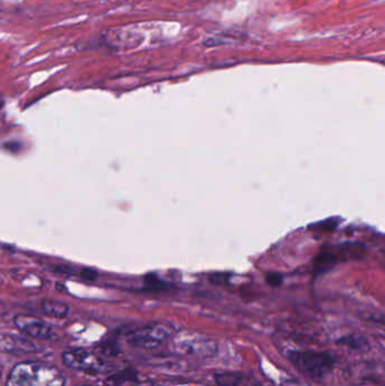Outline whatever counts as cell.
I'll use <instances>...</instances> for the list:
<instances>
[{
    "mask_svg": "<svg viewBox=\"0 0 385 386\" xmlns=\"http://www.w3.org/2000/svg\"><path fill=\"white\" fill-rule=\"evenodd\" d=\"M6 386H66V377L51 365L26 360L11 368Z\"/></svg>",
    "mask_w": 385,
    "mask_h": 386,
    "instance_id": "1",
    "label": "cell"
},
{
    "mask_svg": "<svg viewBox=\"0 0 385 386\" xmlns=\"http://www.w3.org/2000/svg\"><path fill=\"white\" fill-rule=\"evenodd\" d=\"M287 358L295 368L311 378L324 377L336 365V358L322 351H290Z\"/></svg>",
    "mask_w": 385,
    "mask_h": 386,
    "instance_id": "2",
    "label": "cell"
},
{
    "mask_svg": "<svg viewBox=\"0 0 385 386\" xmlns=\"http://www.w3.org/2000/svg\"><path fill=\"white\" fill-rule=\"evenodd\" d=\"M61 359L64 365L71 370L92 374V375L105 373L109 368V365L97 354L84 348L64 350L61 354Z\"/></svg>",
    "mask_w": 385,
    "mask_h": 386,
    "instance_id": "3",
    "label": "cell"
},
{
    "mask_svg": "<svg viewBox=\"0 0 385 386\" xmlns=\"http://www.w3.org/2000/svg\"><path fill=\"white\" fill-rule=\"evenodd\" d=\"M16 329L31 339L36 340H51L56 337V332L44 321L30 314H17L14 318Z\"/></svg>",
    "mask_w": 385,
    "mask_h": 386,
    "instance_id": "4",
    "label": "cell"
},
{
    "mask_svg": "<svg viewBox=\"0 0 385 386\" xmlns=\"http://www.w3.org/2000/svg\"><path fill=\"white\" fill-rule=\"evenodd\" d=\"M165 335H166V332L160 326L147 325L138 327V329L127 333V342L130 346L137 347V348L149 349L159 346L165 338Z\"/></svg>",
    "mask_w": 385,
    "mask_h": 386,
    "instance_id": "5",
    "label": "cell"
},
{
    "mask_svg": "<svg viewBox=\"0 0 385 386\" xmlns=\"http://www.w3.org/2000/svg\"><path fill=\"white\" fill-rule=\"evenodd\" d=\"M0 350L5 353H35L36 346L29 339L13 334L0 335Z\"/></svg>",
    "mask_w": 385,
    "mask_h": 386,
    "instance_id": "6",
    "label": "cell"
},
{
    "mask_svg": "<svg viewBox=\"0 0 385 386\" xmlns=\"http://www.w3.org/2000/svg\"><path fill=\"white\" fill-rule=\"evenodd\" d=\"M41 310L50 318L64 319L68 316L70 308H69L68 304L59 302V300L45 299L41 304Z\"/></svg>",
    "mask_w": 385,
    "mask_h": 386,
    "instance_id": "7",
    "label": "cell"
},
{
    "mask_svg": "<svg viewBox=\"0 0 385 386\" xmlns=\"http://www.w3.org/2000/svg\"><path fill=\"white\" fill-rule=\"evenodd\" d=\"M136 380H137V373L134 372L133 369L128 368V369L121 370V372L113 374L112 376H110L109 378H107L106 382H107V384H110V385L118 386V385L126 383V382L136 381Z\"/></svg>",
    "mask_w": 385,
    "mask_h": 386,
    "instance_id": "8",
    "label": "cell"
},
{
    "mask_svg": "<svg viewBox=\"0 0 385 386\" xmlns=\"http://www.w3.org/2000/svg\"><path fill=\"white\" fill-rule=\"evenodd\" d=\"M214 378L218 386H238L242 381V377L238 374L229 372L215 374Z\"/></svg>",
    "mask_w": 385,
    "mask_h": 386,
    "instance_id": "9",
    "label": "cell"
},
{
    "mask_svg": "<svg viewBox=\"0 0 385 386\" xmlns=\"http://www.w3.org/2000/svg\"><path fill=\"white\" fill-rule=\"evenodd\" d=\"M145 286L147 288V290L151 291H159V290H164V289H167V284L159 279L156 276H148L145 279Z\"/></svg>",
    "mask_w": 385,
    "mask_h": 386,
    "instance_id": "10",
    "label": "cell"
},
{
    "mask_svg": "<svg viewBox=\"0 0 385 386\" xmlns=\"http://www.w3.org/2000/svg\"><path fill=\"white\" fill-rule=\"evenodd\" d=\"M338 342L341 343V345L347 346L352 349H361L365 345H366V341H361L360 338H357V337H346L340 339Z\"/></svg>",
    "mask_w": 385,
    "mask_h": 386,
    "instance_id": "11",
    "label": "cell"
},
{
    "mask_svg": "<svg viewBox=\"0 0 385 386\" xmlns=\"http://www.w3.org/2000/svg\"><path fill=\"white\" fill-rule=\"evenodd\" d=\"M102 349H103V353L107 354V356H115V354H118L119 353V350L117 347H115L114 342H111V341L104 342L102 345Z\"/></svg>",
    "mask_w": 385,
    "mask_h": 386,
    "instance_id": "12",
    "label": "cell"
},
{
    "mask_svg": "<svg viewBox=\"0 0 385 386\" xmlns=\"http://www.w3.org/2000/svg\"><path fill=\"white\" fill-rule=\"evenodd\" d=\"M267 281L270 286L277 287V286H279L280 284H282L283 277L280 275H277V273H269V275L267 276Z\"/></svg>",
    "mask_w": 385,
    "mask_h": 386,
    "instance_id": "13",
    "label": "cell"
},
{
    "mask_svg": "<svg viewBox=\"0 0 385 386\" xmlns=\"http://www.w3.org/2000/svg\"><path fill=\"white\" fill-rule=\"evenodd\" d=\"M80 276H82L84 279L92 281V280H95L96 278H97V272L94 271V270H92V269H85L82 271V275Z\"/></svg>",
    "mask_w": 385,
    "mask_h": 386,
    "instance_id": "14",
    "label": "cell"
},
{
    "mask_svg": "<svg viewBox=\"0 0 385 386\" xmlns=\"http://www.w3.org/2000/svg\"><path fill=\"white\" fill-rule=\"evenodd\" d=\"M78 386H96V385H90V384H84V385H78Z\"/></svg>",
    "mask_w": 385,
    "mask_h": 386,
    "instance_id": "15",
    "label": "cell"
},
{
    "mask_svg": "<svg viewBox=\"0 0 385 386\" xmlns=\"http://www.w3.org/2000/svg\"><path fill=\"white\" fill-rule=\"evenodd\" d=\"M1 375H2V370L1 367H0V380H1Z\"/></svg>",
    "mask_w": 385,
    "mask_h": 386,
    "instance_id": "16",
    "label": "cell"
}]
</instances>
